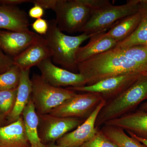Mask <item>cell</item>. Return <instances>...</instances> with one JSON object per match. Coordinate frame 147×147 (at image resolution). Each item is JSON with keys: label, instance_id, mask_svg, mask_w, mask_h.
I'll use <instances>...</instances> for the list:
<instances>
[{"label": "cell", "instance_id": "d4e9b609", "mask_svg": "<svg viewBox=\"0 0 147 147\" xmlns=\"http://www.w3.org/2000/svg\"><path fill=\"white\" fill-rule=\"evenodd\" d=\"M81 147H119L106 137L100 128L92 139Z\"/></svg>", "mask_w": 147, "mask_h": 147}, {"label": "cell", "instance_id": "4fadbf2b", "mask_svg": "<svg viewBox=\"0 0 147 147\" xmlns=\"http://www.w3.org/2000/svg\"><path fill=\"white\" fill-rule=\"evenodd\" d=\"M52 57V51L46 40L43 36H40L36 41L13 58V64L21 69H30Z\"/></svg>", "mask_w": 147, "mask_h": 147}, {"label": "cell", "instance_id": "4316f807", "mask_svg": "<svg viewBox=\"0 0 147 147\" xmlns=\"http://www.w3.org/2000/svg\"><path fill=\"white\" fill-rule=\"evenodd\" d=\"M13 65V58L0 49V74L5 72Z\"/></svg>", "mask_w": 147, "mask_h": 147}, {"label": "cell", "instance_id": "cb8c5ba5", "mask_svg": "<svg viewBox=\"0 0 147 147\" xmlns=\"http://www.w3.org/2000/svg\"><path fill=\"white\" fill-rule=\"evenodd\" d=\"M17 88L0 90V115L8 116L14 107L17 95Z\"/></svg>", "mask_w": 147, "mask_h": 147}, {"label": "cell", "instance_id": "52a82bcc", "mask_svg": "<svg viewBox=\"0 0 147 147\" xmlns=\"http://www.w3.org/2000/svg\"><path fill=\"white\" fill-rule=\"evenodd\" d=\"M103 100L99 94L76 93L49 114L60 117L74 118L85 120Z\"/></svg>", "mask_w": 147, "mask_h": 147}, {"label": "cell", "instance_id": "2e32d148", "mask_svg": "<svg viewBox=\"0 0 147 147\" xmlns=\"http://www.w3.org/2000/svg\"><path fill=\"white\" fill-rule=\"evenodd\" d=\"M27 13L16 6L0 5V29L15 32L30 30Z\"/></svg>", "mask_w": 147, "mask_h": 147}, {"label": "cell", "instance_id": "4dcf8cb0", "mask_svg": "<svg viewBox=\"0 0 147 147\" xmlns=\"http://www.w3.org/2000/svg\"><path fill=\"white\" fill-rule=\"evenodd\" d=\"M141 110L147 112V100L146 102H145L142 105V107H141Z\"/></svg>", "mask_w": 147, "mask_h": 147}, {"label": "cell", "instance_id": "836d02e7", "mask_svg": "<svg viewBox=\"0 0 147 147\" xmlns=\"http://www.w3.org/2000/svg\"><path fill=\"white\" fill-rule=\"evenodd\" d=\"M3 117H4L3 116L0 115V124L2 122L3 120Z\"/></svg>", "mask_w": 147, "mask_h": 147}, {"label": "cell", "instance_id": "83f0119b", "mask_svg": "<svg viewBox=\"0 0 147 147\" xmlns=\"http://www.w3.org/2000/svg\"><path fill=\"white\" fill-rule=\"evenodd\" d=\"M57 0H31V3L42 7L44 9L54 10Z\"/></svg>", "mask_w": 147, "mask_h": 147}, {"label": "cell", "instance_id": "3957f363", "mask_svg": "<svg viewBox=\"0 0 147 147\" xmlns=\"http://www.w3.org/2000/svg\"><path fill=\"white\" fill-rule=\"evenodd\" d=\"M147 99V73L142 74L127 89L105 102L98 115L95 123L99 128L108 121L118 118Z\"/></svg>", "mask_w": 147, "mask_h": 147}, {"label": "cell", "instance_id": "d6a6232c", "mask_svg": "<svg viewBox=\"0 0 147 147\" xmlns=\"http://www.w3.org/2000/svg\"><path fill=\"white\" fill-rule=\"evenodd\" d=\"M30 147H48L47 145L44 144L39 146H30Z\"/></svg>", "mask_w": 147, "mask_h": 147}, {"label": "cell", "instance_id": "d6986e66", "mask_svg": "<svg viewBox=\"0 0 147 147\" xmlns=\"http://www.w3.org/2000/svg\"><path fill=\"white\" fill-rule=\"evenodd\" d=\"M139 10L142 18L139 26L132 34L118 42L115 48L147 45V0H140Z\"/></svg>", "mask_w": 147, "mask_h": 147}, {"label": "cell", "instance_id": "f546056e", "mask_svg": "<svg viewBox=\"0 0 147 147\" xmlns=\"http://www.w3.org/2000/svg\"><path fill=\"white\" fill-rule=\"evenodd\" d=\"M129 134L130 137H133L134 139H137L139 142H141V143H142L143 144L145 145L147 147V139H143V138L137 137V136H135V135H134L133 134H131V133H129Z\"/></svg>", "mask_w": 147, "mask_h": 147}, {"label": "cell", "instance_id": "277c9868", "mask_svg": "<svg viewBox=\"0 0 147 147\" xmlns=\"http://www.w3.org/2000/svg\"><path fill=\"white\" fill-rule=\"evenodd\" d=\"M93 10V0H57L53 11L60 30L74 33L81 32Z\"/></svg>", "mask_w": 147, "mask_h": 147}, {"label": "cell", "instance_id": "5b68a950", "mask_svg": "<svg viewBox=\"0 0 147 147\" xmlns=\"http://www.w3.org/2000/svg\"><path fill=\"white\" fill-rule=\"evenodd\" d=\"M31 80V97L38 115L49 114L76 94L74 91L67 88L52 86L40 75L34 74Z\"/></svg>", "mask_w": 147, "mask_h": 147}, {"label": "cell", "instance_id": "f1b7e54d", "mask_svg": "<svg viewBox=\"0 0 147 147\" xmlns=\"http://www.w3.org/2000/svg\"><path fill=\"white\" fill-rule=\"evenodd\" d=\"M44 14V9L41 7L34 5L29 11L28 15L31 18L34 19L42 18Z\"/></svg>", "mask_w": 147, "mask_h": 147}, {"label": "cell", "instance_id": "30bf717a", "mask_svg": "<svg viewBox=\"0 0 147 147\" xmlns=\"http://www.w3.org/2000/svg\"><path fill=\"white\" fill-rule=\"evenodd\" d=\"M37 67L42 78L54 86L76 87L87 85L86 81L83 75L55 65L52 62L51 58L42 61Z\"/></svg>", "mask_w": 147, "mask_h": 147}, {"label": "cell", "instance_id": "603a6c76", "mask_svg": "<svg viewBox=\"0 0 147 147\" xmlns=\"http://www.w3.org/2000/svg\"><path fill=\"white\" fill-rule=\"evenodd\" d=\"M21 72L20 67L13 65L5 72L0 74V90H11L18 88Z\"/></svg>", "mask_w": 147, "mask_h": 147}, {"label": "cell", "instance_id": "e0dca14e", "mask_svg": "<svg viewBox=\"0 0 147 147\" xmlns=\"http://www.w3.org/2000/svg\"><path fill=\"white\" fill-rule=\"evenodd\" d=\"M22 117L8 125L0 127V147H30Z\"/></svg>", "mask_w": 147, "mask_h": 147}, {"label": "cell", "instance_id": "1f68e13d", "mask_svg": "<svg viewBox=\"0 0 147 147\" xmlns=\"http://www.w3.org/2000/svg\"><path fill=\"white\" fill-rule=\"evenodd\" d=\"M47 145L48 147H63L57 145V144H55L54 143H53V144H50L49 145Z\"/></svg>", "mask_w": 147, "mask_h": 147}, {"label": "cell", "instance_id": "484cf974", "mask_svg": "<svg viewBox=\"0 0 147 147\" xmlns=\"http://www.w3.org/2000/svg\"><path fill=\"white\" fill-rule=\"evenodd\" d=\"M32 28L40 36H45L47 34L49 28L48 21L42 18L36 19L31 24Z\"/></svg>", "mask_w": 147, "mask_h": 147}, {"label": "cell", "instance_id": "5bb4252c", "mask_svg": "<svg viewBox=\"0 0 147 147\" xmlns=\"http://www.w3.org/2000/svg\"><path fill=\"white\" fill-rule=\"evenodd\" d=\"M104 124L117 127L137 137L147 139V112L139 110L118 118L108 121ZM104 125V124H103Z\"/></svg>", "mask_w": 147, "mask_h": 147}, {"label": "cell", "instance_id": "6da1fadb", "mask_svg": "<svg viewBox=\"0 0 147 147\" xmlns=\"http://www.w3.org/2000/svg\"><path fill=\"white\" fill-rule=\"evenodd\" d=\"M78 70L85 77L87 85H91L122 74L147 73V67L127 59L114 48L78 63Z\"/></svg>", "mask_w": 147, "mask_h": 147}, {"label": "cell", "instance_id": "44dd1931", "mask_svg": "<svg viewBox=\"0 0 147 147\" xmlns=\"http://www.w3.org/2000/svg\"><path fill=\"white\" fill-rule=\"evenodd\" d=\"M142 15L139 11L121 19L105 34L118 42L122 41L132 34L139 26Z\"/></svg>", "mask_w": 147, "mask_h": 147}, {"label": "cell", "instance_id": "8fae6325", "mask_svg": "<svg viewBox=\"0 0 147 147\" xmlns=\"http://www.w3.org/2000/svg\"><path fill=\"white\" fill-rule=\"evenodd\" d=\"M105 103L102 100L82 124L58 139L57 144L63 147H81L92 139L98 129L95 127L98 115Z\"/></svg>", "mask_w": 147, "mask_h": 147}, {"label": "cell", "instance_id": "7a4b0ae2", "mask_svg": "<svg viewBox=\"0 0 147 147\" xmlns=\"http://www.w3.org/2000/svg\"><path fill=\"white\" fill-rule=\"evenodd\" d=\"M49 23L47 34L43 36L52 52L51 58L54 63L74 73H79L76 54L81 44L95 34L85 33L76 36L67 35L60 30L55 19Z\"/></svg>", "mask_w": 147, "mask_h": 147}, {"label": "cell", "instance_id": "7c38bea8", "mask_svg": "<svg viewBox=\"0 0 147 147\" xmlns=\"http://www.w3.org/2000/svg\"><path fill=\"white\" fill-rule=\"evenodd\" d=\"M40 36L30 30L15 32L0 30V49L13 58L36 41Z\"/></svg>", "mask_w": 147, "mask_h": 147}, {"label": "cell", "instance_id": "8992f818", "mask_svg": "<svg viewBox=\"0 0 147 147\" xmlns=\"http://www.w3.org/2000/svg\"><path fill=\"white\" fill-rule=\"evenodd\" d=\"M140 0H131L122 5H113L110 1L93 10L91 16L81 32L88 34L106 31L112 25L139 11Z\"/></svg>", "mask_w": 147, "mask_h": 147}, {"label": "cell", "instance_id": "9c48e42d", "mask_svg": "<svg viewBox=\"0 0 147 147\" xmlns=\"http://www.w3.org/2000/svg\"><path fill=\"white\" fill-rule=\"evenodd\" d=\"M38 115V135L44 144H53L57 142L64 135L77 128L85 121L74 118L55 117L50 114Z\"/></svg>", "mask_w": 147, "mask_h": 147}, {"label": "cell", "instance_id": "7402d4cb", "mask_svg": "<svg viewBox=\"0 0 147 147\" xmlns=\"http://www.w3.org/2000/svg\"><path fill=\"white\" fill-rule=\"evenodd\" d=\"M100 129L106 137L119 147H147L137 139L129 137L118 127L104 124Z\"/></svg>", "mask_w": 147, "mask_h": 147}, {"label": "cell", "instance_id": "ffe728a7", "mask_svg": "<svg viewBox=\"0 0 147 147\" xmlns=\"http://www.w3.org/2000/svg\"><path fill=\"white\" fill-rule=\"evenodd\" d=\"M21 117L24 121L30 146H39L42 144L43 143L41 142L38 135L39 117L31 97L24 108Z\"/></svg>", "mask_w": 147, "mask_h": 147}, {"label": "cell", "instance_id": "9a60e30c", "mask_svg": "<svg viewBox=\"0 0 147 147\" xmlns=\"http://www.w3.org/2000/svg\"><path fill=\"white\" fill-rule=\"evenodd\" d=\"M105 32L103 31L95 34L87 45L79 47L75 57L77 64L115 47L118 42L107 36Z\"/></svg>", "mask_w": 147, "mask_h": 147}, {"label": "cell", "instance_id": "ba28073f", "mask_svg": "<svg viewBox=\"0 0 147 147\" xmlns=\"http://www.w3.org/2000/svg\"><path fill=\"white\" fill-rule=\"evenodd\" d=\"M144 74H126L109 77L92 85L81 87H69L67 88L75 92L99 94L106 102L125 90L141 75Z\"/></svg>", "mask_w": 147, "mask_h": 147}, {"label": "cell", "instance_id": "ac0fdd59", "mask_svg": "<svg viewBox=\"0 0 147 147\" xmlns=\"http://www.w3.org/2000/svg\"><path fill=\"white\" fill-rule=\"evenodd\" d=\"M21 70L16 101L12 111L7 116L8 120L12 123L21 117L24 108L31 97L32 83L30 77V69Z\"/></svg>", "mask_w": 147, "mask_h": 147}]
</instances>
